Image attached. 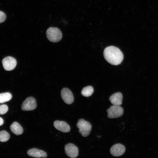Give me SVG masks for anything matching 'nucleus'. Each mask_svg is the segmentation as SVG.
Segmentation results:
<instances>
[{
    "instance_id": "obj_17",
    "label": "nucleus",
    "mask_w": 158,
    "mask_h": 158,
    "mask_svg": "<svg viewBox=\"0 0 158 158\" xmlns=\"http://www.w3.org/2000/svg\"><path fill=\"white\" fill-rule=\"evenodd\" d=\"M8 110L7 106L5 104L0 105V114L3 115L6 113Z\"/></svg>"
},
{
    "instance_id": "obj_18",
    "label": "nucleus",
    "mask_w": 158,
    "mask_h": 158,
    "mask_svg": "<svg viewBox=\"0 0 158 158\" xmlns=\"http://www.w3.org/2000/svg\"><path fill=\"white\" fill-rule=\"evenodd\" d=\"M6 18V16L5 13L0 11V23L4 22Z\"/></svg>"
},
{
    "instance_id": "obj_19",
    "label": "nucleus",
    "mask_w": 158,
    "mask_h": 158,
    "mask_svg": "<svg viewBox=\"0 0 158 158\" xmlns=\"http://www.w3.org/2000/svg\"><path fill=\"white\" fill-rule=\"evenodd\" d=\"M4 120L3 119L0 117V126L2 125L4 123Z\"/></svg>"
},
{
    "instance_id": "obj_11",
    "label": "nucleus",
    "mask_w": 158,
    "mask_h": 158,
    "mask_svg": "<svg viewBox=\"0 0 158 158\" xmlns=\"http://www.w3.org/2000/svg\"><path fill=\"white\" fill-rule=\"evenodd\" d=\"M28 154L30 156L36 158H45L47 154L44 151L37 148H32L27 152Z\"/></svg>"
},
{
    "instance_id": "obj_12",
    "label": "nucleus",
    "mask_w": 158,
    "mask_h": 158,
    "mask_svg": "<svg viewBox=\"0 0 158 158\" xmlns=\"http://www.w3.org/2000/svg\"><path fill=\"white\" fill-rule=\"evenodd\" d=\"M123 96L122 93L117 92L111 95L109 100L113 105L120 106L122 103Z\"/></svg>"
},
{
    "instance_id": "obj_9",
    "label": "nucleus",
    "mask_w": 158,
    "mask_h": 158,
    "mask_svg": "<svg viewBox=\"0 0 158 158\" xmlns=\"http://www.w3.org/2000/svg\"><path fill=\"white\" fill-rule=\"evenodd\" d=\"M126 148L125 146L119 143L114 145L111 148L110 152L111 154L114 157H119L125 152Z\"/></svg>"
},
{
    "instance_id": "obj_13",
    "label": "nucleus",
    "mask_w": 158,
    "mask_h": 158,
    "mask_svg": "<svg viewBox=\"0 0 158 158\" xmlns=\"http://www.w3.org/2000/svg\"><path fill=\"white\" fill-rule=\"evenodd\" d=\"M10 129L12 132L16 135L22 134L23 132V129L22 127L18 122H14L11 125Z\"/></svg>"
},
{
    "instance_id": "obj_4",
    "label": "nucleus",
    "mask_w": 158,
    "mask_h": 158,
    "mask_svg": "<svg viewBox=\"0 0 158 158\" xmlns=\"http://www.w3.org/2000/svg\"><path fill=\"white\" fill-rule=\"evenodd\" d=\"M107 116L110 118L121 117L123 113V109L120 106L113 105L107 110Z\"/></svg>"
},
{
    "instance_id": "obj_7",
    "label": "nucleus",
    "mask_w": 158,
    "mask_h": 158,
    "mask_svg": "<svg viewBox=\"0 0 158 158\" xmlns=\"http://www.w3.org/2000/svg\"><path fill=\"white\" fill-rule=\"evenodd\" d=\"M65 150L66 154L71 158H75L78 155V148L73 144L70 143L66 145Z\"/></svg>"
},
{
    "instance_id": "obj_10",
    "label": "nucleus",
    "mask_w": 158,
    "mask_h": 158,
    "mask_svg": "<svg viewBox=\"0 0 158 158\" xmlns=\"http://www.w3.org/2000/svg\"><path fill=\"white\" fill-rule=\"evenodd\" d=\"M55 128L63 133H68L70 130V126L65 121L56 120L54 122Z\"/></svg>"
},
{
    "instance_id": "obj_14",
    "label": "nucleus",
    "mask_w": 158,
    "mask_h": 158,
    "mask_svg": "<svg viewBox=\"0 0 158 158\" xmlns=\"http://www.w3.org/2000/svg\"><path fill=\"white\" fill-rule=\"evenodd\" d=\"M94 92L93 87L90 86L83 88L81 92V94L83 96L89 97L91 96Z\"/></svg>"
},
{
    "instance_id": "obj_8",
    "label": "nucleus",
    "mask_w": 158,
    "mask_h": 158,
    "mask_svg": "<svg viewBox=\"0 0 158 158\" xmlns=\"http://www.w3.org/2000/svg\"><path fill=\"white\" fill-rule=\"evenodd\" d=\"M61 96L64 102L67 104H71L74 101L73 94L71 90L67 88H64L62 89Z\"/></svg>"
},
{
    "instance_id": "obj_3",
    "label": "nucleus",
    "mask_w": 158,
    "mask_h": 158,
    "mask_svg": "<svg viewBox=\"0 0 158 158\" xmlns=\"http://www.w3.org/2000/svg\"><path fill=\"white\" fill-rule=\"evenodd\" d=\"M76 126L82 136L86 137L89 135L92 128V125L90 122L84 119H80L78 120Z\"/></svg>"
},
{
    "instance_id": "obj_16",
    "label": "nucleus",
    "mask_w": 158,
    "mask_h": 158,
    "mask_svg": "<svg viewBox=\"0 0 158 158\" xmlns=\"http://www.w3.org/2000/svg\"><path fill=\"white\" fill-rule=\"evenodd\" d=\"M10 136L9 134L5 130L0 131V141L6 142L9 139Z\"/></svg>"
},
{
    "instance_id": "obj_6",
    "label": "nucleus",
    "mask_w": 158,
    "mask_h": 158,
    "mask_svg": "<svg viewBox=\"0 0 158 158\" xmlns=\"http://www.w3.org/2000/svg\"><path fill=\"white\" fill-rule=\"evenodd\" d=\"M2 63L3 68L5 70L10 71L16 67L17 61L14 58L8 56L5 57L3 59Z\"/></svg>"
},
{
    "instance_id": "obj_15",
    "label": "nucleus",
    "mask_w": 158,
    "mask_h": 158,
    "mask_svg": "<svg viewBox=\"0 0 158 158\" xmlns=\"http://www.w3.org/2000/svg\"><path fill=\"white\" fill-rule=\"evenodd\" d=\"M12 97V95L9 92L0 93V103L8 102L11 99Z\"/></svg>"
},
{
    "instance_id": "obj_5",
    "label": "nucleus",
    "mask_w": 158,
    "mask_h": 158,
    "mask_svg": "<svg viewBox=\"0 0 158 158\" xmlns=\"http://www.w3.org/2000/svg\"><path fill=\"white\" fill-rule=\"evenodd\" d=\"M37 107L35 99L32 97H29L23 102L21 109L23 111H31L35 109Z\"/></svg>"
},
{
    "instance_id": "obj_1",
    "label": "nucleus",
    "mask_w": 158,
    "mask_h": 158,
    "mask_svg": "<svg viewBox=\"0 0 158 158\" xmlns=\"http://www.w3.org/2000/svg\"><path fill=\"white\" fill-rule=\"evenodd\" d=\"M104 56L109 63L114 65L120 64L123 59V55L121 51L119 48L114 46L105 48L104 51Z\"/></svg>"
},
{
    "instance_id": "obj_2",
    "label": "nucleus",
    "mask_w": 158,
    "mask_h": 158,
    "mask_svg": "<svg viewBox=\"0 0 158 158\" xmlns=\"http://www.w3.org/2000/svg\"><path fill=\"white\" fill-rule=\"evenodd\" d=\"M46 34L49 40L53 42H59L62 38L61 32L59 29L56 27H51L48 28Z\"/></svg>"
}]
</instances>
